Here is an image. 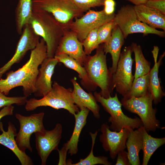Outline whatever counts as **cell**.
Wrapping results in <instances>:
<instances>
[{"label": "cell", "mask_w": 165, "mask_h": 165, "mask_svg": "<svg viewBox=\"0 0 165 165\" xmlns=\"http://www.w3.org/2000/svg\"><path fill=\"white\" fill-rule=\"evenodd\" d=\"M114 13L108 15L103 10L95 11L89 10L80 18H76L69 25L68 28L75 32L79 41L82 42L93 30L112 20Z\"/></svg>", "instance_id": "obj_11"}, {"label": "cell", "mask_w": 165, "mask_h": 165, "mask_svg": "<svg viewBox=\"0 0 165 165\" xmlns=\"http://www.w3.org/2000/svg\"><path fill=\"white\" fill-rule=\"evenodd\" d=\"M159 50L158 46H154L152 52L154 58V64L149 73V90L152 96L153 102L156 105L160 102L162 98L165 95L160 85L158 75L159 67L161 64L165 53L160 56L159 60L157 61Z\"/></svg>", "instance_id": "obj_19"}, {"label": "cell", "mask_w": 165, "mask_h": 165, "mask_svg": "<svg viewBox=\"0 0 165 165\" xmlns=\"http://www.w3.org/2000/svg\"><path fill=\"white\" fill-rule=\"evenodd\" d=\"M58 62L54 57H47L41 64L35 82L36 97H43L48 93L52 88V77L55 66Z\"/></svg>", "instance_id": "obj_16"}, {"label": "cell", "mask_w": 165, "mask_h": 165, "mask_svg": "<svg viewBox=\"0 0 165 165\" xmlns=\"http://www.w3.org/2000/svg\"><path fill=\"white\" fill-rule=\"evenodd\" d=\"M94 95L97 102H99L105 110L110 116L108 121L111 123L110 129L113 131L118 132L123 128L138 129L143 125L140 118L135 116L134 118L129 117L122 111V104L116 93L113 97L111 96L107 98L101 96L100 93L95 92Z\"/></svg>", "instance_id": "obj_5"}, {"label": "cell", "mask_w": 165, "mask_h": 165, "mask_svg": "<svg viewBox=\"0 0 165 165\" xmlns=\"http://www.w3.org/2000/svg\"><path fill=\"white\" fill-rule=\"evenodd\" d=\"M100 130L101 134L99 139L102 147L105 152H109L110 157L114 160L118 152L126 148V143L130 133L129 129L123 128L118 132L111 131L108 125L103 123Z\"/></svg>", "instance_id": "obj_13"}, {"label": "cell", "mask_w": 165, "mask_h": 165, "mask_svg": "<svg viewBox=\"0 0 165 165\" xmlns=\"http://www.w3.org/2000/svg\"><path fill=\"white\" fill-rule=\"evenodd\" d=\"M147 1H152V0H147Z\"/></svg>", "instance_id": "obj_39"}, {"label": "cell", "mask_w": 165, "mask_h": 165, "mask_svg": "<svg viewBox=\"0 0 165 165\" xmlns=\"http://www.w3.org/2000/svg\"><path fill=\"white\" fill-rule=\"evenodd\" d=\"M138 129L142 135L143 156L142 165H147L154 152L165 144V138H155L149 135L143 125Z\"/></svg>", "instance_id": "obj_25"}, {"label": "cell", "mask_w": 165, "mask_h": 165, "mask_svg": "<svg viewBox=\"0 0 165 165\" xmlns=\"http://www.w3.org/2000/svg\"><path fill=\"white\" fill-rule=\"evenodd\" d=\"M54 57L58 62L62 63L66 67L72 69L78 73L79 76L81 79V83L84 88L89 92L96 90L97 86L90 80L85 68L78 62L65 54L55 55Z\"/></svg>", "instance_id": "obj_23"}, {"label": "cell", "mask_w": 165, "mask_h": 165, "mask_svg": "<svg viewBox=\"0 0 165 165\" xmlns=\"http://www.w3.org/2000/svg\"><path fill=\"white\" fill-rule=\"evenodd\" d=\"M27 97H8L6 96L0 90V108L8 105L16 104L19 106L25 104Z\"/></svg>", "instance_id": "obj_32"}, {"label": "cell", "mask_w": 165, "mask_h": 165, "mask_svg": "<svg viewBox=\"0 0 165 165\" xmlns=\"http://www.w3.org/2000/svg\"><path fill=\"white\" fill-rule=\"evenodd\" d=\"M32 9L42 10L51 13L67 28L74 19L82 16L84 12L72 0H32Z\"/></svg>", "instance_id": "obj_7"}, {"label": "cell", "mask_w": 165, "mask_h": 165, "mask_svg": "<svg viewBox=\"0 0 165 165\" xmlns=\"http://www.w3.org/2000/svg\"><path fill=\"white\" fill-rule=\"evenodd\" d=\"M113 20L120 29L124 39L129 35L134 33H142L144 35L153 34L160 37H165V31L152 28L141 22L134 6L128 5L122 6L115 15Z\"/></svg>", "instance_id": "obj_8"}, {"label": "cell", "mask_w": 165, "mask_h": 165, "mask_svg": "<svg viewBox=\"0 0 165 165\" xmlns=\"http://www.w3.org/2000/svg\"><path fill=\"white\" fill-rule=\"evenodd\" d=\"M90 110L87 108L81 110L74 116L75 123L74 130L69 140L63 147L71 156L76 154L78 152V144L81 132L86 125Z\"/></svg>", "instance_id": "obj_22"}, {"label": "cell", "mask_w": 165, "mask_h": 165, "mask_svg": "<svg viewBox=\"0 0 165 165\" xmlns=\"http://www.w3.org/2000/svg\"><path fill=\"white\" fill-rule=\"evenodd\" d=\"M73 86L72 96L74 102L80 110L87 108L90 111L97 119L100 117V107L94 95L91 92L88 93L81 87L75 77L71 80Z\"/></svg>", "instance_id": "obj_18"}, {"label": "cell", "mask_w": 165, "mask_h": 165, "mask_svg": "<svg viewBox=\"0 0 165 165\" xmlns=\"http://www.w3.org/2000/svg\"><path fill=\"white\" fill-rule=\"evenodd\" d=\"M139 20L149 27L165 31V15L144 4L134 6Z\"/></svg>", "instance_id": "obj_21"}, {"label": "cell", "mask_w": 165, "mask_h": 165, "mask_svg": "<svg viewBox=\"0 0 165 165\" xmlns=\"http://www.w3.org/2000/svg\"><path fill=\"white\" fill-rule=\"evenodd\" d=\"M98 28L92 30L82 42L84 48V51L87 55H89L99 46L97 43V32Z\"/></svg>", "instance_id": "obj_31"}, {"label": "cell", "mask_w": 165, "mask_h": 165, "mask_svg": "<svg viewBox=\"0 0 165 165\" xmlns=\"http://www.w3.org/2000/svg\"><path fill=\"white\" fill-rule=\"evenodd\" d=\"M129 130L130 133L126 143L129 159L131 165H140L139 153L143 148L142 135L138 129L134 130L129 128Z\"/></svg>", "instance_id": "obj_24"}, {"label": "cell", "mask_w": 165, "mask_h": 165, "mask_svg": "<svg viewBox=\"0 0 165 165\" xmlns=\"http://www.w3.org/2000/svg\"><path fill=\"white\" fill-rule=\"evenodd\" d=\"M98 131L96 130L94 133L90 132L91 136L92 144L90 152L88 156L84 159H80L78 162L72 163L69 162L68 165H94L97 164H101L104 165H111L112 163L108 160L107 157L104 156H95L93 154V148L95 143Z\"/></svg>", "instance_id": "obj_29"}, {"label": "cell", "mask_w": 165, "mask_h": 165, "mask_svg": "<svg viewBox=\"0 0 165 165\" xmlns=\"http://www.w3.org/2000/svg\"><path fill=\"white\" fill-rule=\"evenodd\" d=\"M14 107L12 105L5 106L0 111V120L4 117L13 114Z\"/></svg>", "instance_id": "obj_37"}, {"label": "cell", "mask_w": 165, "mask_h": 165, "mask_svg": "<svg viewBox=\"0 0 165 165\" xmlns=\"http://www.w3.org/2000/svg\"><path fill=\"white\" fill-rule=\"evenodd\" d=\"M132 52L130 46L123 49L121 53L116 70L112 75L113 89L115 88L123 97L130 90L134 78L132 74Z\"/></svg>", "instance_id": "obj_10"}, {"label": "cell", "mask_w": 165, "mask_h": 165, "mask_svg": "<svg viewBox=\"0 0 165 165\" xmlns=\"http://www.w3.org/2000/svg\"><path fill=\"white\" fill-rule=\"evenodd\" d=\"M47 57L46 46L41 38L36 47L31 50L29 60L22 67L7 72L5 79H0L1 91L6 96L13 89L21 86L24 96L28 97L34 93L38 67Z\"/></svg>", "instance_id": "obj_1"}, {"label": "cell", "mask_w": 165, "mask_h": 165, "mask_svg": "<svg viewBox=\"0 0 165 165\" xmlns=\"http://www.w3.org/2000/svg\"><path fill=\"white\" fill-rule=\"evenodd\" d=\"M116 3L114 0H105L104 10L106 14L110 15L114 13Z\"/></svg>", "instance_id": "obj_36"}, {"label": "cell", "mask_w": 165, "mask_h": 165, "mask_svg": "<svg viewBox=\"0 0 165 165\" xmlns=\"http://www.w3.org/2000/svg\"><path fill=\"white\" fill-rule=\"evenodd\" d=\"M117 156L116 165H131L128 152L125 150L118 152Z\"/></svg>", "instance_id": "obj_35"}, {"label": "cell", "mask_w": 165, "mask_h": 165, "mask_svg": "<svg viewBox=\"0 0 165 165\" xmlns=\"http://www.w3.org/2000/svg\"><path fill=\"white\" fill-rule=\"evenodd\" d=\"M32 14V0H19L15 10L17 33L21 34L24 26L29 24Z\"/></svg>", "instance_id": "obj_26"}, {"label": "cell", "mask_w": 165, "mask_h": 165, "mask_svg": "<svg viewBox=\"0 0 165 165\" xmlns=\"http://www.w3.org/2000/svg\"><path fill=\"white\" fill-rule=\"evenodd\" d=\"M40 37L34 32L30 24L24 26L14 55L9 61L0 68V79L13 64L19 63L28 51L36 47L39 41Z\"/></svg>", "instance_id": "obj_12"}, {"label": "cell", "mask_w": 165, "mask_h": 165, "mask_svg": "<svg viewBox=\"0 0 165 165\" xmlns=\"http://www.w3.org/2000/svg\"><path fill=\"white\" fill-rule=\"evenodd\" d=\"M135 5V6L144 4L147 0H127Z\"/></svg>", "instance_id": "obj_38"}, {"label": "cell", "mask_w": 165, "mask_h": 165, "mask_svg": "<svg viewBox=\"0 0 165 165\" xmlns=\"http://www.w3.org/2000/svg\"><path fill=\"white\" fill-rule=\"evenodd\" d=\"M153 97L149 90L143 96L128 99L123 98L121 101L122 106L126 110L139 116L148 133L150 131L154 132L160 128V122L156 117L157 109L153 108Z\"/></svg>", "instance_id": "obj_6"}, {"label": "cell", "mask_w": 165, "mask_h": 165, "mask_svg": "<svg viewBox=\"0 0 165 165\" xmlns=\"http://www.w3.org/2000/svg\"><path fill=\"white\" fill-rule=\"evenodd\" d=\"M62 130L61 124L58 123L52 130H46L43 132L34 133L36 148L41 159L42 165H46L47 158L53 151L59 150Z\"/></svg>", "instance_id": "obj_14"}, {"label": "cell", "mask_w": 165, "mask_h": 165, "mask_svg": "<svg viewBox=\"0 0 165 165\" xmlns=\"http://www.w3.org/2000/svg\"><path fill=\"white\" fill-rule=\"evenodd\" d=\"M34 32L45 41L47 57H54L65 27L50 13L46 11L32 9L29 23Z\"/></svg>", "instance_id": "obj_2"}, {"label": "cell", "mask_w": 165, "mask_h": 165, "mask_svg": "<svg viewBox=\"0 0 165 165\" xmlns=\"http://www.w3.org/2000/svg\"><path fill=\"white\" fill-rule=\"evenodd\" d=\"M63 54L68 55L83 66L87 56L85 53L82 43L78 39L76 33L67 28L65 29L55 55Z\"/></svg>", "instance_id": "obj_15"}, {"label": "cell", "mask_w": 165, "mask_h": 165, "mask_svg": "<svg viewBox=\"0 0 165 165\" xmlns=\"http://www.w3.org/2000/svg\"><path fill=\"white\" fill-rule=\"evenodd\" d=\"M45 113L42 112L28 116L16 113L15 117L19 122L20 129L15 139L20 150L25 152L26 150L32 152L30 139L31 135L36 132H43L46 130L43 123Z\"/></svg>", "instance_id": "obj_9"}, {"label": "cell", "mask_w": 165, "mask_h": 165, "mask_svg": "<svg viewBox=\"0 0 165 165\" xmlns=\"http://www.w3.org/2000/svg\"><path fill=\"white\" fill-rule=\"evenodd\" d=\"M83 66L90 80L100 88L101 91L99 93L101 96L107 98L111 96L114 90L112 74L108 68L103 44L100 45L96 49L94 55L87 56Z\"/></svg>", "instance_id": "obj_3"}, {"label": "cell", "mask_w": 165, "mask_h": 165, "mask_svg": "<svg viewBox=\"0 0 165 165\" xmlns=\"http://www.w3.org/2000/svg\"><path fill=\"white\" fill-rule=\"evenodd\" d=\"M75 5L83 12L91 8L104 6L105 0H72Z\"/></svg>", "instance_id": "obj_33"}, {"label": "cell", "mask_w": 165, "mask_h": 165, "mask_svg": "<svg viewBox=\"0 0 165 165\" xmlns=\"http://www.w3.org/2000/svg\"><path fill=\"white\" fill-rule=\"evenodd\" d=\"M123 35L119 27L116 25L113 29L109 38L103 44L105 54H111L112 61V67L108 69L112 74L116 71L121 53L122 47L124 42Z\"/></svg>", "instance_id": "obj_20"}, {"label": "cell", "mask_w": 165, "mask_h": 165, "mask_svg": "<svg viewBox=\"0 0 165 165\" xmlns=\"http://www.w3.org/2000/svg\"><path fill=\"white\" fill-rule=\"evenodd\" d=\"M116 25L113 20L98 28L97 32V43L98 46L108 40L111 36L113 29Z\"/></svg>", "instance_id": "obj_30"}, {"label": "cell", "mask_w": 165, "mask_h": 165, "mask_svg": "<svg viewBox=\"0 0 165 165\" xmlns=\"http://www.w3.org/2000/svg\"><path fill=\"white\" fill-rule=\"evenodd\" d=\"M0 130L2 132L0 135V144L11 150L17 157L22 165H33L31 158L25 152L20 150L16 143L15 137L17 133L14 125L9 121L8 123V130L5 131L2 123L0 122Z\"/></svg>", "instance_id": "obj_17"}, {"label": "cell", "mask_w": 165, "mask_h": 165, "mask_svg": "<svg viewBox=\"0 0 165 165\" xmlns=\"http://www.w3.org/2000/svg\"><path fill=\"white\" fill-rule=\"evenodd\" d=\"M130 46L132 52L134 53L136 64L134 81L139 77L149 73L151 69V64L145 58L140 45L136 43L133 42Z\"/></svg>", "instance_id": "obj_27"}, {"label": "cell", "mask_w": 165, "mask_h": 165, "mask_svg": "<svg viewBox=\"0 0 165 165\" xmlns=\"http://www.w3.org/2000/svg\"><path fill=\"white\" fill-rule=\"evenodd\" d=\"M144 5L157 10L165 15V0L147 1Z\"/></svg>", "instance_id": "obj_34"}, {"label": "cell", "mask_w": 165, "mask_h": 165, "mask_svg": "<svg viewBox=\"0 0 165 165\" xmlns=\"http://www.w3.org/2000/svg\"><path fill=\"white\" fill-rule=\"evenodd\" d=\"M72 91V88H66L54 81L51 90L42 98L27 100L25 109L29 111L40 107L49 106L57 110L64 109L74 116L80 110L74 102Z\"/></svg>", "instance_id": "obj_4"}, {"label": "cell", "mask_w": 165, "mask_h": 165, "mask_svg": "<svg viewBox=\"0 0 165 165\" xmlns=\"http://www.w3.org/2000/svg\"><path fill=\"white\" fill-rule=\"evenodd\" d=\"M149 73L139 77L133 81L128 93L123 97L128 99L132 97H139L145 95L149 91Z\"/></svg>", "instance_id": "obj_28"}]
</instances>
